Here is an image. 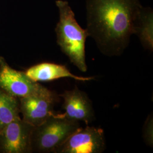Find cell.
Wrapping results in <instances>:
<instances>
[{"label": "cell", "mask_w": 153, "mask_h": 153, "mask_svg": "<svg viewBox=\"0 0 153 153\" xmlns=\"http://www.w3.org/2000/svg\"><path fill=\"white\" fill-rule=\"evenodd\" d=\"M43 85L31 79L25 71L12 68L0 56V88L16 98L21 99L38 91Z\"/></svg>", "instance_id": "obj_7"}, {"label": "cell", "mask_w": 153, "mask_h": 153, "mask_svg": "<svg viewBox=\"0 0 153 153\" xmlns=\"http://www.w3.org/2000/svg\"><path fill=\"white\" fill-rule=\"evenodd\" d=\"M35 82H45L64 78H71L79 81L93 80L94 77L78 76L73 74L65 66L52 62H42L32 66L25 71Z\"/></svg>", "instance_id": "obj_9"}, {"label": "cell", "mask_w": 153, "mask_h": 153, "mask_svg": "<svg viewBox=\"0 0 153 153\" xmlns=\"http://www.w3.org/2000/svg\"><path fill=\"white\" fill-rule=\"evenodd\" d=\"M59 21L55 28L57 43L71 63L82 72L88 71L85 57V42L89 36L86 29L76 22L75 14L66 1L57 0Z\"/></svg>", "instance_id": "obj_2"}, {"label": "cell", "mask_w": 153, "mask_h": 153, "mask_svg": "<svg viewBox=\"0 0 153 153\" xmlns=\"http://www.w3.org/2000/svg\"><path fill=\"white\" fill-rule=\"evenodd\" d=\"M19 99L0 88V130L20 117Z\"/></svg>", "instance_id": "obj_11"}, {"label": "cell", "mask_w": 153, "mask_h": 153, "mask_svg": "<svg viewBox=\"0 0 153 153\" xmlns=\"http://www.w3.org/2000/svg\"><path fill=\"white\" fill-rule=\"evenodd\" d=\"M136 34L143 48L153 51V13L150 7L142 6L134 23Z\"/></svg>", "instance_id": "obj_10"}, {"label": "cell", "mask_w": 153, "mask_h": 153, "mask_svg": "<svg viewBox=\"0 0 153 153\" xmlns=\"http://www.w3.org/2000/svg\"><path fill=\"white\" fill-rule=\"evenodd\" d=\"M60 96L64 99L62 107L66 117L78 122L83 121L86 124L95 119L92 102L86 93L75 86L71 90L65 91Z\"/></svg>", "instance_id": "obj_8"}, {"label": "cell", "mask_w": 153, "mask_h": 153, "mask_svg": "<svg viewBox=\"0 0 153 153\" xmlns=\"http://www.w3.org/2000/svg\"><path fill=\"white\" fill-rule=\"evenodd\" d=\"M143 137L145 143L150 147L153 144V116L149 115L145 123L143 129Z\"/></svg>", "instance_id": "obj_12"}, {"label": "cell", "mask_w": 153, "mask_h": 153, "mask_svg": "<svg viewBox=\"0 0 153 153\" xmlns=\"http://www.w3.org/2000/svg\"><path fill=\"white\" fill-rule=\"evenodd\" d=\"M142 6L139 0L86 1V30L103 55L123 54Z\"/></svg>", "instance_id": "obj_1"}, {"label": "cell", "mask_w": 153, "mask_h": 153, "mask_svg": "<svg viewBox=\"0 0 153 153\" xmlns=\"http://www.w3.org/2000/svg\"><path fill=\"white\" fill-rule=\"evenodd\" d=\"M79 127V122L68 119L64 114H54L42 124L33 128L31 136L32 153H56Z\"/></svg>", "instance_id": "obj_3"}, {"label": "cell", "mask_w": 153, "mask_h": 153, "mask_svg": "<svg viewBox=\"0 0 153 153\" xmlns=\"http://www.w3.org/2000/svg\"><path fill=\"white\" fill-rule=\"evenodd\" d=\"M33 126L20 117L0 130V153H30Z\"/></svg>", "instance_id": "obj_6"}, {"label": "cell", "mask_w": 153, "mask_h": 153, "mask_svg": "<svg viewBox=\"0 0 153 153\" xmlns=\"http://www.w3.org/2000/svg\"><path fill=\"white\" fill-rule=\"evenodd\" d=\"M105 149L103 130L87 126L78 128L56 153H101Z\"/></svg>", "instance_id": "obj_5"}, {"label": "cell", "mask_w": 153, "mask_h": 153, "mask_svg": "<svg viewBox=\"0 0 153 153\" xmlns=\"http://www.w3.org/2000/svg\"><path fill=\"white\" fill-rule=\"evenodd\" d=\"M22 119L33 127L40 125L55 114L58 95L43 86L38 91L19 99Z\"/></svg>", "instance_id": "obj_4"}]
</instances>
